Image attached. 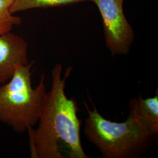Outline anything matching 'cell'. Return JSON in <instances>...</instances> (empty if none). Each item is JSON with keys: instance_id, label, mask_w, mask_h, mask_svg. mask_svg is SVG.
<instances>
[{"instance_id": "obj_1", "label": "cell", "mask_w": 158, "mask_h": 158, "mask_svg": "<svg viewBox=\"0 0 158 158\" xmlns=\"http://www.w3.org/2000/svg\"><path fill=\"white\" fill-rule=\"evenodd\" d=\"M70 66L63 75V66L51 70V89L47 91L37 128L29 130L31 156L35 158H89L80 139L81 121L78 106L65 93L66 81L72 72Z\"/></svg>"}, {"instance_id": "obj_2", "label": "cell", "mask_w": 158, "mask_h": 158, "mask_svg": "<svg viewBox=\"0 0 158 158\" xmlns=\"http://www.w3.org/2000/svg\"><path fill=\"white\" fill-rule=\"evenodd\" d=\"M91 103L90 110L84 102L87 113L83 131L103 158H141L157 140L158 133L138 124L129 116L123 123L111 121L103 117Z\"/></svg>"}, {"instance_id": "obj_3", "label": "cell", "mask_w": 158, "mask_h": 158, "mask_svg": "<svg viewBox=\"0 0 158 158\" xmlns=\"http://www.w3.org/2000/svg\"><path fill=\"white\" fill-rule=\"evenodd\" d=\"M35 62L18 68L11 79L0 84V123L22 134L37 125L47 91L45 74L34 88Z\"/></svg>"}, {"instance_id": "obj_4", "label": "cell", "mask_w": 158, "mask_h": 158, "mask_svg": "<svg viewBox=\"0 0 158 158\" xmlns=\"http://www.w3.org/2000/svg\"><path fill=\"white\" fill-rule=\"evenodd\" d=\"M124 0H93L102 16L106 45L113 57L127 55L135 40L124 12Z\"/></svg>"}, {"instance_id": "obj_5", "label": "cell", "mask_w": 158, "mask_h": 158, "mask_svg": "<svg viewBox=\"0 0 158 158\" xmlns=\"http://www.w3.org/2000/svg\"><path fill=\"white\" fill-rule=\"evenodd\" d=\"M28 44L22 36L9 32L0 35V84L11 78L18 68L29 63Z\"/></svg>"}, {"instance_id": "obj_6", "label": "cell", "mask_w": 158, "mask_h": 158, "mask_svg": "<svg viewBox=\"0 0 158 158\" xmlns=\"http://www.w3.org/2000/svg\"><path fill=\"white\" fill-rule=\"evenodd\" d=\"M130 117L138 124L158 133V95L144 99L141 95L128 102Z\"/></svg>"}, {"instance_id": "obj_7", "label": "cell", "mask_w": 158, "mask_h": 158, "mask_svg": "<svg viewBox=\"0 0 158 158\" xmlns=\"http://www.w3.org/2000/svg\"><path fill=\"white\" fill-rule=\"evenodd\" d=\"M85 1L93 2V0H14L10 11L15 14L32 9L69 6Z\"/></svg>"}, {"instance_id": "obj_8", "label": "cell", "mask_w": 158, "mask_h": 158, "mask_svg": "<svg viewBox=\"0 0 158 158\" xmlns=\"http://www.w3.org/2000/svg\"><path fill=\"white\" fill-rule=\"evenodd\" d=\"M14 0H0V35L11 32L15 27L21 25L22 19L10 11Z\"/></svg>"}]
</instances>
